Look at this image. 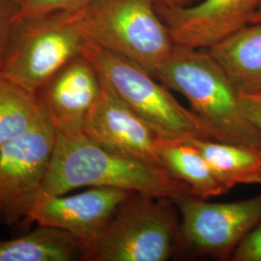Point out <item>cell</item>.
Listing matches in <instances>:
<instances>
[{
    "instance_id": "7",
    "label": "cell",
    "mask_w": 261,
    "mask_h": 261,
    "mask_svg": "<svg viewBox=\"0 0 261 261\" xmlns=\"http://www.w3.org/2000/svg\"><path fill=\"white\" fill-rule=\"evenodd\" d=\"M56 130L46 120L0 145V224L27 220L49 167Z\"/></svg>"
},
{
    "instance_id": "4",
    "label": "cell",
    "mask_w": 261,
    "mask_h": 261,
    "mask_svg": "<svg viewBox=\"0 0 261 261\" xmlns=\"http://www.w3.org/2000/svg\"><path fill=\"white\" fill-rule=\"evenodd\" d=\"M181 242L173 199L132 193L111 222L84 244V261H166Z\"/></svg>"
},
{
    "instance_id": "10",
    "label": "cell",
    "mask_w": 261,
    "mask_h": 261,
    "mask_svg": "<svg viewBox=\"0 0 261 261\" xmlns=\"http://www.w3.org/2000/svg\"><path fill=\"white\" fill-rule=\"evenodd\" d=\"M101 81L100 95L84 122V136L113 153L165 170L157 133Z\"/></svg>"
},
{
    "instance_id": "23",
    "label": "cell",
    "mask_w": 261,
    "mask_h": 261,
    "mask_svg": "<svg viewBox=\"0 0 261 261\" xmlns=\"http://www.w3.org/2000/svg\"><path fill=\"white\" fill-rule=\"evenodd\" d=\"M165 1L170 2V3H175V4H176V1H179V0H165Z\"/></svg>"
},
{
    "instance_id": "19",
    "label": "cell",
    "mask_w": 261,
    "mask_h": 261,
    "mask_svg": "<svg viewBox=\"0 0 261 261\" xmlns=\"http://www.w3.org/2000/svg\"><path fill=\"white\" fill-rule=\"evenodd\" d=\"M19 0H0V72L16 24Z\"/></svg>"
},
{
    "instance_id": "11",
    "label": "cell",
    "mask_w": 261,
    "mask_h": 261,
    "mask_svg": "<svg viewBox=\"0 0 261 261\" xmlns=\"http://www.w3.org/2000/svg\"><path fill=\"white\" fill-rule=\"evenodd\" d=\"M130 194L126 190L105 187L68 196H53L43 190L25 222L64 230L85 244L103 230Z\"/></svg>"
},
{
    "instance_id": "9",
    "label": "cell",
    "mask_w": 261,
    "mask_h": 261,
    "mask_svg": "<svg viewBox=\"0 0 261 261\" xmlns=\"http://www.w3.org/2000/svg\"><path fill=\"white\" fill-rule=\"evenodd\" d=\"M156 6L175 45L207 49L250 24L261 0H203L192 7L157 0Z\"/></svg>"
},
{
    "instance_id": "18",
    "label": "cell",
    "mask_w": 261,
    "mask_h": 261,
    "mask_svg": "<svg viewBox=\"0 0 261 261\" xmlns=\"http://www.w3.org/2000/svg\"><path fill=\"white\" fill-rule=\"evenodd\" d=\"M94 0H19L17 20L55 13H73L84 9Z\"/></svg>"
},
{
    "instance_id": "13",
    "label": "cell",
    "mask_w": 261,
    "mask_h": 261,
    "mask_svg": "<svg viewBox=\"0 0 261 261\" xmlns=\"http://www.w3.org/2000/svg\"><path fill=\"white\" fill-rule=\"evenodd\" d=\"M239 92L261 90V20L207 48Z\"/></svg>"
},
{
    "instance_id": "16",
    "label": "cell",
    "mask_w": 261,
    "mask_h": 261,
    "mask_svg": "<svg viewBox=\"0 0 261 261\" xmlns=\"http://www.w3.org/2000/svg\"><path fill=\"white\" fill-rule=\"evenodd\" d=\"M188 140L205 157L225 193L238 185L261 184V148L219 140Z\"/></svg>"
},
{
    "instance_id": "1",
    "label": "cell",
    "mask_w": 261,
    "mask_h": 261,
    "mask_svg": "<svg viewBox=\"0 0 261 261\" xmlns=\"http://www.w3.org/2000/svg\"><path fill=\"white\" fill-rule=\"evenodd\" d=\"M83 187L116 188L173 200L194 196L188 186L163 169L113 153L84 135L56 133L44 191L62 196Z\"/></svg>"
},
{
    "instance_id": "2",
    "label": "cell",
    "mask_w": 261,
    "mask_h": 261,
    "mask_svg": "<svg viewBox=\"0 0 261 261\" xmlns=\"http://www.w3.org/2000/svg\"><path fill=\"white\" fill-rule=\"evenodd\" d=\"M152 75L182 94L219 141L261 148V133L244 114L240 92L207 49L175 45Z\"/></svg>"
},
{
    "instance_id": "3",
    "label": "cell",
    "mask_w": 261,
    "mask_h": 261,
    "mask_svg": "<svg viewBox=\"0 0 261 261\" xmlns=\"http://www.w3.org/2000/svg\"><path fill=\"white\" fill-rule=\"evenodd\" d=\"M82 53L113 92L151 126L161 140H218L205 122L179 103L166 85L140 66L87 40Z\"/></svg>"
},
{
    "instance_id": "15",
    "label": "cell",
    "mask_w": 261,
    "mask_h": 261,
    "mask_svg": "<svg viewBox=\"0 0 261 261\" xmlns=\"http://www.w3.org/2000/svg\"><path fill=\"white\" fill-rule=\"evenodd\" d=\"M84 243L56 227L38 225L17 238L0 240V261L84 260Z\"/></svg>"
},
{
    "instance_id": "8",
    "label": "cell",
    "mask_w": 261,
    "mask_h": 261,
    "mask_svg": "<svg viewBox=\"0 0 261 261\" xmlns=\"http://www.w3.org/2000/svg\"><path fill=\"white\" fill-rule=\"evenodd\" d=\"M181 242L199 254L229 259L243 239L261 223V193L232 202H208L196 196L174 200Z\"/></svg>"
},
{
    "instance_id": "5",
    "label": "cell",
    "mask_w": 261,
    "mask_h": 261,
    "mask_svg": "<svg viewBox=\"0 0 261 261\" xmlns=\"http://www.w3.org/2000/svg\"><path fill=\"white\" fill-rule=\"evenodd\" d=\"M157 0H94L73 12L84 39L124 56L152 75L175 46Z\"/></svg>"
},
{
    "instance_id": "17",
    "label": "cell",
    "mask_w": 261,
    "mask_h": 261,
    "mask_svg": "<svg viewBox=\"0 0 261 261\" xmlns=\"http://www.w3.org/2000/svg\"><path fill=\"white\" fill-rule=\"evenodd\" d=\"M46 120L35 94L0 76V145Z\"/></svg>"
},
{
    "instance_id": "22",
    "label": "cell",
    "mask_w": 261,
    "mask_h": 261,
    "mask_svg": "<svg viewBox=\"0 0 261 261\" xmlns=\"http://www.w3.org/2000/svg\"><path fill=\"white\" fill-rule=\"evenodd\" d=\"M261 20V10L252 18V21H251V23H253V22H257V21H260Z\"/></svg>"
},
{
    "instance_id": "14",
    "label": "cell",
    "mask_w": 261,
    "mask_h": 261,
    "mask_svg": "<svg viewBox=\"0 0 261 261\" xmlns=\"http://www.w3.org/2000/svg\"><path fill=\"white\" fill-rule=\"evenodd\" d=\"M157 150L166 172L184 183L194 196L207 200L225 194L208 161L189 140H160Z\"/></svg>"
},
{
    "instance_id": "12",
    "label": "cell",
    "mask_w": 261,
    "mask_h": 261,
    "mask_svg": "<svg viewBox=\"0 0 261 261\" xmlns=\"http://www.w3.org/2000/svg\"><path fill=\"white\" fill-rule=\"evenodd\" d=\"M102 88L101 77L82 53L51 75L35 93L56 133L84 135V122Z\"/></svg>"
},
{
    "instance_id": "6",
    "label": "cell",
    "mask_w": 261,
    "mask_h": 261,
    "mask_svg": "<svg viewBox=\"0 0 261 261\" xmlns=\"http://www.w3.org/2000/svg\"><path fill=\"white\" fill-rule=\"evenodd\" d=\"M84 39L72 13L16 21L0 76L31 93L82 54Z\"/></svg>"
},
{
    "instance_id": "20",
    "label": "cell",
    "mask_w": 261,
    "mask_h": 261,
    "mask_svg": "<svg viewBox=\"0 0 261 261\" xmlns=\"http://www.w3.org/2000/svg\"><path fill=\"white\" fill-rule=\"evenodd\" d=\"M231 259L234 261H261V223L238 245Z\"/></svg>"
},
{
    "instance_id": "21",
    "label": "cell",
    "mask_w": 261,
    "mask_h": 261,
    "mask_svg": "<svg viewBox=\"0 0 261 261\" xmlns=\"http://www.w3.org/2000/svg\"><path fill=\"white\" fill-rule=\"evenodd\" d=\"M239 101L246 117L261 133V90L240 92Z\"/></svg>"
}]
</instances>
